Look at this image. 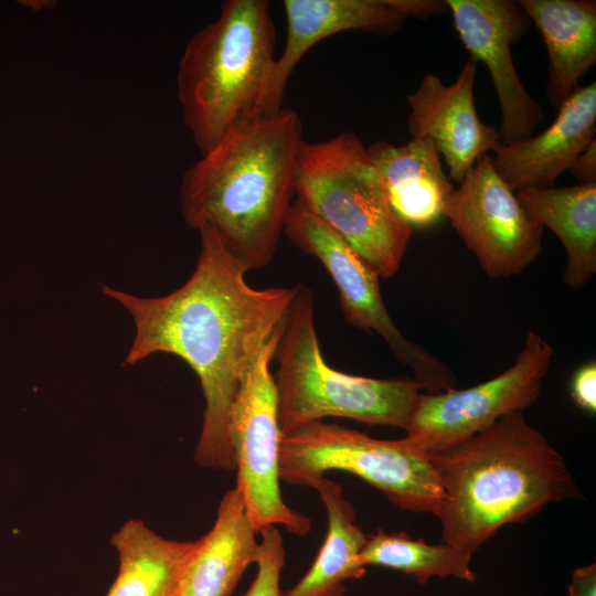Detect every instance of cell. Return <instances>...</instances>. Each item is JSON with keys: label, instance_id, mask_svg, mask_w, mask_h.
Wrapping results in <instances>:
<instances>
[{"label": "cell", "instance_id": "11", "mask_svg": "<svg viewBox=\"0 0 596 596\" xmlns=\"http://www.w3.org/2000/svg\"><path fill=\"white\" fill-rule=\"evenodd\" d=\"M443 216L491 278L523 272L542 251L543 227L481 156L446 200Z\"/></svg>", "mask_w": 596, "mask_h": 596}, {"label": "cell", "instance_id": "2", "mask_svg": "<svg viewBox=\"0 0 596 596\" xmlns=\"http://www.w3.org/2000/svg\"><path fill=\"white\" fill-rule=\"evenodd\" d=\"M301 136L300 117L290 108L242 119L182 177L187 224L211 226L247 270L274 258L294 202Z\"/></svg>", "mask_w": 596, "mask_h": 596}, {"label": "cell", "instance_id": "15", "mask_svg": "<svg viewBox=\"0 0 596 596\" xmlns=\"http://www.w3.org/2000/svg\"><path fill=\"white\" fill-rule=\"evenodd\" d=\"M283 6L286 42L276 57L262 115L283 108L284 92L295 66L321 40L351 30L387 35L398 32L406 20L387 0H285Z\"/></svg>", "mask_w": 596, "mask_h": 596}, {"label": "cell", "instance_id": "5", "mask_svg": "<svg viewBox=\"0 0 596 596\" xmlns=\"http://www.w3.org/2000/svg\"><path fill=\"white\" fill-rule=\"evenodd\" d=\"M297 290L284 321L274 359L277 421L281 434L326 417L405 430L423 392L414 379H374L340 372L322 356L313 292Z\"/></svg>", "mask_w": 596, "mask_h": 596}, {"label": "cell", "instance_id": "17", "mask_svg": "<svg viewBox=\"0 0 596 596\" xmlns=\"http://www.w3.org/2000/svg\"><path fill=\"white\" fill-rule=\"evenodd\" d=\"M393 211L412 228L428 227L443 219L454 185L445 173L433 141L411 138L393 145L384 140L366 147Z\"/></svg>", "mask_w": 596, "mask_h": 596}, {"label": "cell", "instance_id": "20", "mask_svg": "<svg viewBox=\"0 0 596 596\" xmlns=\"http://www.w3.org/2000/svg\"><path fill=\"white\" fill-rule=\"evenodd\" d=\"M307 487L317 490L327 510V536L310 570L283 596H342L345 581L365 574L360 554L368 535L355 523L354 508L337 482L322 475Z\"/></svg>", "mask_w": 596, "mask_h": 596}, {"label": "cell", "instance_id": "26", "mask_svg": "<svg viewBox=\"0 0 596 596\" xmlns=\"http://www.w3.org/2000/svg\"><path fill=\"white\" fill-rule=\"evenodd\" d=\"M568 171L579 184L596 183V139L577 156Z\"/></svg>", "mask_w": 596, "mask_h": 596}, {"label": "cell", "instance_id": "14", "mask_svg": "<svg viewBox=\"0 0 596 596\" xmlns=\"http://www.w3.org/2000/svg\"><path fill=\"white\" fill-rule=\"evenodd\" d=\"M596 134V83L578 86L557 108L553 123L536 136L492 150V166L501 179L519 191L552 188L571 168Z\"/></svg>", "mask_w": 596, "mask_h": 596}, {"label": "cell", "instance_id": "22", "mask_svg": "<svg viewBox=\"0 0 596 596\" xmlns=\"http://www.w3.org/2000/svg\"><path fill=\"white\" fill-rule=\"evenodd\" d=\"M472 554L443 542L429 544L406 532L387 534L377 529L375 534L368 535L360 562L365 567L376 565L402 571L423 585L434 576H453L473 583L477 575L470 567Z\"/></svg>", "mask_w": 596, "mask_h": 596}, {"label": "cell", "instance_id": "19", "mask_svg": "<svg viewBox=\"0 0 596 596\" xmlns=\"http://www.w3.org/2000/svg\"><path fill=\"white\" fill-rule=\"evenodd\" d=\"M526 213L549 227L566 253L564 284L578 289L596 273V183L517 191Z\"/></svg>", "mask_w": 596, "mask_h": 596}, {"label": "cell", "instance_id": "25", "mask_svg": "<svg viewBox=\"0 0 596 596\" xmlns=\"http://www.w3.org/2000/svg\"><path fill=\"white\" fill-rule=\"evenodd\" d=\"M390 6L403 14L418 19H428L444 14L448 10L446 0H387Z\"/></svg>", "mask_w": 596, "mask_h": 596}, {"label": "cell", "instance_id": "7", "mask_svg": "<svg viewBox=\"0 0 596 596\" xmlns=\"http://www.w3.org/2000/svg\"><path fill=\"white\" fill-rule=\"evenodd\" d=\"M330 470L361 478L402 510L436 514L444 499L429 455L405 437L377 439L322 421L281 434L280 480L307 486Z\"/></svg>", "mask_w": 596, "mask_h": 596}, {"label": "cell", "instance_id": "21", "mask_svg": "<svg viewBox=\"0 0 596 596\" xmlns=\"http://www.w3.org/2000/svg\"><path fill=\"white\" fill-rule=\"evenodd\" d=\"M118 572L105 596H174L192 541L166 539L141 520L125 522L110 538Z\"/></svg>", "mask_w": 596, "mask_h": 596}, {"label": "cell", "instance_id": "13", "mask_svg": "<svg viewBox=\"0 0 596 596\" xmlns=\"http://www.w3.org/2000/svg\"><path fill=\"white\" fill-rule=\"evenodd\" d=\"M477 63H465L453 84L435 75L423 76L418 88L407 94L411 108L407 129L412 138L433 141L443 157L450 181L460 184L476 161L500 142L499 130L477 114L473 87Z\"/></svg>", "mask_w": 596, "mask_h": 596}, {"label": "cell", "instance_id": "18", "mask_svg": "<svg viewBox=\"0 0 596 596\" xmlns=\"http://www.w3.org/2000/svg\"><path fill=\"white\" fill-rule=\"evenodd\" d=\"M539 29L549 55L546 97L554 108L596 64L594 0H520Z\"/></svg>", "mask_w": 596, "mask_h": 596}, {"label": "cell", "instance_id": "10", "mask_svg": "<svg viewBox=\"0 0 596 596\" xmlns=\"http://www.w3.org/2000/svg\"><path fill=\"white\" fill-rule=\"evenodd\" d=\"M554 350L534 331L526 333L513 364L477 385L439 393H421L405 438L430 455L488 428L501 417L523 412L540 396Z\"/></svg>", "mask_w": 596, "mask_h": 596}, {"label": "cell", "instance_id": "8", "mask_svg": "<svg viewBox=\"0 0 596 596\" xmlns=\"http://www.w3.org/2000/svg\"><path fill=\"white\" fill-rule=\"evenodd\" d=\"M284 234L327 269L338 289L345 320L381 337L396 360L413 372L425 393L454 389L456 376L451 369L404 337L383 301L380 277L337 232L295 200Z\"/></svg>", "mask_w": 596, "mask_h": 596}, {"label": "cell", "instance_id": "6", "mask_svg": "<svg viewBox=\"0 0 596 596\" xmlns=\"http://www.w3.org/2000/svg\"><path fill=\"white\" fill-rule=\"evenodd\" d=\"M294 187L296 200L337 232L380 279L394 276L413 228L393 211L355 134L342 131L320 142L302 140Z\"/></svg>", "mask_w": 596, "mask_h": 596}, {"label": "cell", "instance_id": "23", "mask_svg": "<svg viewBox=\"0 0 596 596\" xmlns=\"http://www.w3.org/2000/svg\"><path fill=\"white\" fill-rule=\"evenodd\" d=\"M259 533L257 575L244 596H283L279 583L286 553L281 534L275 525L266 526Z\"/></svg>", "mask_w": 596, "mask_h": 596}, {"label": "cell", "instance_id": "24", "mask_svg": "<svg viewBox=\"0 0 596 596\" xmlns=\"http://www.w3.org/2000/svg\"><path fill=\"white\" fill-rule=\"evenodd\" d=\"M571 393L575 403L585 411H596V363L590 361L582 365L571 383Z\"/></svg>", "mask_w": 596, "mask_h": 596}, {"label": "cell", "instance_id": "9", "mask_svg": "<svg viewBox=\"0 0 596 596\" xmlns=\"http://www.w3.org/2000/svg\"><path fill=\"white\" fill-rule=\"evenodd\" d=\"M280 332L264 345L241 385L230 415V438L237 476L235 489L255 532L280 524L302 536L310 531V519L289 508L279 488L281 432L270 365Z\"/></svg>", "mask_w": 596, "mask_h": 596}, {"label": "cell", "instance_id": "27", "mask_svg": "<svg viewBox=\"0 0 596 596\" xmlns=\"http://www.w3.org/2000/svg\"><path fill=\"white\" fill-rule=\"evenodd\" d=\"M568 596H596L595 563L579 566L573 572Z\"/></svg>", "mask_w": 596, "mask_h": 596}, {"label": "cell", "instance_id": "16", "mask_svg": "<svg viewBox=\"0 0 596 596\" xmlns=\"http://www.w3.org/2000/svg\"><path fill=\"white\" fill-rule=\"evenodd\" d=\"M259 542L234 488L217 505L212 529L192 541L174 596H231L245 570L256 564Z\"/></svg>", "mask_w": 596, "mask_h": 596}, {"label": "cell", "instance_id": "12", "mask_svg": "<svg viewBox=\"0 0 596 596\" xmlns=\"http://www.w3.org/2000/svg\"><path fill=\"white\" fill-rule=\"evenodd\" d=\"M446 1L471 60L489 70L501 109L500 142L509 145L533 136L543 121V108L519 78L511 54V46L532 25L529 15L519 1Z\"/></svg>", "mask_w": 596, "mask_h": 596}, {"label": "cell", "instance_id": "3", "mask_svg": "<svg viewBox=\"0 0 596 596\" xmlns=\"http://www.w3.org/2000/svg\"><path fill=\"white\" fill-rule=\"evenodd\" d=\"M444 491L441 542L475 553L499 529L551 502L582 499L561 454L523 412L429 455Z\"/></svg>", "mask_w": 596, "mask_h": 596}, {"label": "cell", "instance_id": "1", "mask_svg": "<svg viewBox=\"0 0 596 596\" xmlns=\"http://www.w3.org/2000/svg\"><path fill=\"white\" fill-rule=\"evenodd\" d=\"M200 254L190 278L172 292L143 298L103 286L131 315L136 333L126 356L135 364L159 352L174 354L199 377L205 409L194 461L235 470L230 415L241 385L264 345L286 319L297 286L257 289L247 268L214 230L200 227Z\"/></svg>", "mask_w": 596, "mask_h": 596}, {"label": "cell", "instance_id": "4", "mask_svg": "<svg viewBox=\"0 0 596 596\" xmlns=\"http://www.w3.org/2000/svg\"><path fill=\"white\" fill-rule=\"evenodd\" d=\"M275 43L265 0L224 1L219 17L187 42L177 92L183 121L201 155L242 119L262 116Z\"/></svg>", "mask_w": 596, "mask_h": 596}]
</instances>
